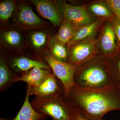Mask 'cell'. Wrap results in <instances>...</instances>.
Segmentation results:
<instances>
[{"mask_svg":"<svg viewBox=\"0 0 120 120\" xmlns=\"http://www.w3.org/2000/svg\"><path fill=\"white\" fill-rule=\"evenodd\" d=\"M97 45L99 54L107 57L116 52V37L111 21L105 20L101 27Z\"/></svg>","mask_w":120,"mask_h":120,"instance_id":"ba28073f","label":"cell"},{"mask_svg":"<svg viewBox=\"0 0 120 120\" xmlns=\"http://www.w3.org/2000/svg\"><path fill=\"white\" fill-rule=\"evenodd\" d=\"M76 30L71 24L64 20L57 33L54 37L59 43L66 46L73 38Z\"/></svg>","mask_w":120,"mask_h":120,"instance_id":"ffe728a7","label":"cell"},{"mask_svg":"<svg viewBox=\"0 0 120 120\" xmlns=\"http://www.w3.org/2000/svg\"></svg>","mask_w":120,"mask_h":120,"instance_id":"484cf974","label":"cell"},{"mask_svg":"<svg viewBox=\"0 0 120 120\" xmlns=\"http://www.w3.org/2000/svg\"><path fill=\"white\" fill-rule=\"evenodd\" d=\"M30 103L37 112L49 116L53 120H70L73 107L62 95L35 97Z\"/></svg>","mask_w":120,"mask_h":120,"instance_id":"3957f363","label":"cell"},{"mask_svg":"<svg viewBox=\"0 0 120 120\" xmlns=\"http://www.w3.org/2000/svg\"><path fill=\"white\" fill-rule=\"evenodd\" d=\"M49 38L45 32L37 31L31 33L28 39L31 47L34 49L39 50L47 45Z\"/></svg>","mask_w":120,"mask_h":120,"instance_id":"44dd1931","label":"cell"},{"mask_svg":"<svg viewBox=\"0 0 120 120\" xmlns=\"http://www.w3.org/2000/svg\"><path fill=\"white\" fill-rule=\"evenodd\" d=\"M15 11L13 17L14 23L22 30L41 28L46 25L45 22L33 11L30 5L25 3L20 4Z\"/></svg>","mask_w":120,"mask_h":120,"instance_id":"52a82bcc","label":"cell"},{"mask_svg":"<svg viewBox=\"0 0 120 120\" xmlns=\"http://www.w3.org/2000/svg\"><path fill=\"white\" fill-rule=\"evenodd\" d=\"M42 56L44 61L49 65L55 76L60 81L64 90V96L67 98L71 89L76 86L74 77L77 67L56 59L47 50L42 53Z\"/></svg>","mask_w":120,"mask_h":120,"instance_id":"277c9868","label":"cell"},{"mask_svg":"<svg viewBox=\"0 0 120 120\" xmlns=\"http://www.w3.org/2000/svg\"><path fill=\"white\" fill-rule=\"evenodd\" d=\"M16 2L13 0H5L0 3V19L3 22H8L16 8Z\"/></svg>","mask_w":120,"mask_h":120,"instance_id":"7402d4cb","label":"cell"},{"mask_svg":"<svg viewBox=\"0 0 120 120\" xmlns=\"http://www.w3.org/2000/svg\"><path fill=\"white\" fill-rule=\"evenodd\" d=\"M74 81L76 86L88 89L116 86L107 68L105 57L101 54L77 67Z\"/></svg>","mask_w":120,"mask_h":120,"instance_id":"7a4b0ae2","label":"cell"},{"mask_svg":"<svg viewBox=\"0 0 120 120\" xmlns=\"http://www.w3.org/2000/svg\"><path fill=\"white\" fill-rule=\"evenodd\" d=\"M68 50V62L77 67L99 54L95 37L75 43Z\"/></svg>","mask_w":120,"mask_h":120,"instance_id":"8992f818","label":"cell"},{"mask_svg":"<svg viewBox=\"0 0 120 120\" xmlns=\"http://www.w3.org/2000/svg\"><path fill=\"white\" fill-rule=\"evenodd\" d=\"M87 11L93 16L111 21L114 15L105 1L93 2L86 7Z\"/></svg>","mask_w":120,"mask_h":120,"instance_id":"2e32d148","label":"cell"},{"mask_svg":"<svg viewBox=\"0 0 120 120\" xmlns=\"http://www.w3.org/2000/svg\"><path fill=\"white\" fill-rule=\"evenodd\" d=\"M1 42L5 47L12 49H17L23 44L21 34L14 30H6L1 33Z\"/></svg>","mask_w":120,"mask_h":120,"instance_id":"e0dca14e","label":"cell"},{"mask_svg":"<svg viewBox=\"0 0 120 120\" xmlns=\"http://www.w3.org/2000/svg\"><path fill=\"white\" fill-rule=\"evenodd\" d=\"M6 61L9 68L14 73H20V75L35 67L51 69L49 65L44 60L25 56H16L9 58Z\"/></svg>","mask_w":120,"mask_h":120,"instance_id":"8fae6325","label":"cell"},{"mask_svg":"<svg viewBox=\"0 0 120 120\" xmlns=\"http://www.w3.org/2000/svg\"><path fill=\"white\" fill-rule=\"evenodd\" d=\"M47 46L50 52L55 58L61 61L68 62L69 50L66 46L58 42L54 36L49 37Z\"/></svg>","mask_w":120,"mask_h":120,"instance_id":"ac0fdd59","label":"cell"},{"mask_svg":"<svg viewBox=\"0 0 120 120\" xmlns=\"http://www.w3.org/2000/svg\"><path fill=\"white\" fill-rule=\"evenodd\" d=\"M31 2L39 14L49 20L54 27L60 26L64 18L57 1L48 0H32Z\"/></svg>","mask_w":120,"mask_h":120,"instance_id":"9c48e42d","label":"cell"},{"mask_svg":"<svg viewBox=\"0 0 120 120\" xmlns=\"http://www.w3.org/2000/svg\"><path fill=\"white\" fill-rule=\"evenodd\" d=\"M66 99L82 115L91 120H103L108 112L120 111V88L116 86L98 89L75 86Z\"/></svg>","mask_w":120,"mask_h":120,"instance_id":"6da1fadb","label":"cell"},{"mask_svg":"<svg viewBox=\"0 0 120 120\" xmlns=\"http://www.w3.org/2000/svg\"><path fill=\"white\" fill-rule=\"evenodd\" d=\"M105 58L107 68L114 83L120 88V55L116 52Z\"/></svg>","mask_w":120,"mask_h":120,"instance_id":"d6986e66","label":"cell"},{"mask_svg":"<svg viewBox=\"0 0 120 120\" xmlns=\"http://www.w3.org/2000/svg\"><path fill=\"white\" fill-rule=\"evenodd\" d=\"M105 20H106L103 18H98L92 23L77 30L73 38L66 45L68 49L75 43L95 37Z\"/></svg>","mask_w":120,"mask_h":120,"instance_id":"7c38bea8","label":"cell"},{"mask_svg":"<svg viewBox=\"0 0 120 120\" xmlns=\"http://www.w3.org/2000/svg\"><path fill=\"white\" fill-rule=\"evenodd\" d=\"M64 20L76 30L94 22L97 19L90 14L85 5L75 6L64 1H57Z\"/></svg>","mask_w":120,"mask_h":120,"instance_id":"5b68a950","label":"cell"},{"mask_svg":"<svg viewBox=\"0 0 120 120\" xmlns=\"http://www.w3.org/2000/svg\"><path fill=\"white\" fill-rule=\"evenodd\" d=\"M111 22L116 38L120 45V20L114 15Z\"/></svg>","mask_w":120,"mask_h":120,"instance_id":"cb8c5ba5","label":"cell"},{"mask_svg":"<svg viewBox=\"0 0 120 120\" xmlns=\"http://www.w3.org/2000/svg\"><path fill=\"white\" fill-rule=\"evenodd\" d=\"M52 72L51 69L35 67L26 72L19 75L17 77L16 82H24L30 86H37Z\"/></svg>","mask_w":120,"mask_h":120,"instance_id":"4fadbf2b","label":"cell"},{"mask_svg":"<svg viewBox=\"0 0 120 120\" xmlns=\"http://www.w3.org/2000/svg\"><path fill=\"white\" fill-rule=\"evenodd\" d=\"M28 86L30 95H35L37 98L61 95L62 93L64 94V90L61 87L57 77L52 72L47 76L39 86Z\"/></svg>","mask_w":120,"mask_h":120,"instance_id":"30bf717a","label":"cell"},{"mask_svg":"<svg viewBox=\"0 0 120 120\" xmlns=\"http://www.w3.org/2000/svg\"><path fill=\"white\" fill-rule=\"evenodd\" d=\"M30 96L29 87L27 85L25 100L17 115L11 120L0 117V120H45L47 116L38 113L33 109L29 101Z\"/></svg>","mask_w":120,"mask_h":120,"instance_id":"5bb4252c","label":"cell"},{"mask_svg":"<svg viewBox=\"0 0 120 120\" xmlns=\"http://www.w3.org/2000/svg\"><path fill=\"white\" fill-rule=\"evenodd\" d=\"M70 120H91L84 116L73 107L70 115Z\"/></svg>","mask_w":120,"mask_h":120,"instance_id":"d4e9b609","label":"cell"},{"mask_svg":"<svg viewBox=\"0 0 120 120\" xmlns=\"http://www.w3.org/2000/svg\"><path fill=\"white\" fill-rule=\"evenodd\" d=\"M114 15L120 20V0H105Z\"/></svg>","mask_w":120,"mask_h":120,"instance_id":"603a6c76","label":"cell"},{"mask_svg":"<svg viewBox=\"0 0 120 120\" xmlns=\"http://www.w3.org/2000/svg\"><path fill=\"white\" fill-rule=\"evenodd\" d=\"M17 75L11 70L4 57L0 59V91H4L16 82Z\"/></svg>","mask_w":120,"mask_h":120,"instance_id":"9a60e30c","label":"cell"}]
</instances>
